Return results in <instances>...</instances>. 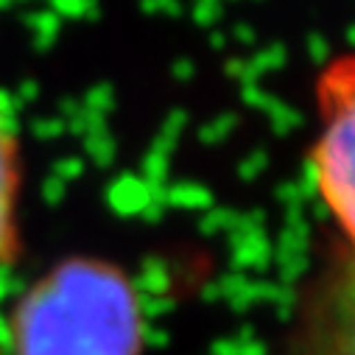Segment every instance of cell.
<instances>
[{"label":"cell","mask_w":355,"mask_h":355,"mask_svg":"<svg viewBox=\"0 0 355 355\" xmlns=\"http://www.w3.org/2000/svg\"><path fill=\"white\" fill-rule=\"evenodd\" d=\"M316 135L308 151L316 193L344 246L355 252V51L336 53L313 78Z\"/></svg>","instance_id":"7a4b0ae2"},{"label":"cell","mask_w":355,"mask_h":355,"mask_svg":"<svg viewBox=\"0 0 355 355\" xmlns=\"http://www.w3.org/2000/svg\"><path fill=\"white\" fill-rule=\"evenodd\" d=\"M146 313L121 263L67 254L34 277L6 313L3 355H143Z\"/></svg>","instance_id":"6da1fadb"},{"label":"cell","mask_w":355,"mask_h":355,"mask_svg":"<svg viewBox=\"0 0 355 355\" xmlns=\"http://www.w3.org/2000/svg\"><path fill=\"white\" fill-rule=\"evenodd\" d=\"M302 355H355V252L344 249L316 283L302 322Z\"/></svg>","instance_id":"3957f363"},{"label":"cell","mask_w":355,"mask_h":355,"mask_svg":"<svg viewBox=\"0 0 355 355\" xmlns=\"http://www.w3.org/2000/svg\"><path fill=\"white\" fill-rule=\"evenodd\" d=\"M23 188H26V148L20 118L12 96L0 87V275L12 269L23 252Z\"/></svg>","instance_id":"277c9868"},{"label":"cell","mask_w":355,"mask_h":355,"mask_svg":"<svg viewBox=\"0 0 355 355\" xmlns=\"http://www.w3.org/2000/svg\"><path fill=\"white\" fill-rule=\"evenodd\" d=\"M0 355H3V338H0Z\"/></svg>","instance_id":"5b68a950"}]
</instances>
